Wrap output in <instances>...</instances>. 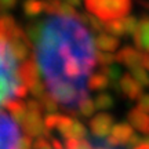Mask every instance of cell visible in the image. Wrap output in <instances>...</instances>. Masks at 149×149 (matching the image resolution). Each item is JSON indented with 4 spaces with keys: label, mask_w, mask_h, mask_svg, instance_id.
Segmentation results:
<instances>
[{
    "label": "cell",
    "mask_w": 149,
    "mask_h": 149,
    "mask_svg": "<svg viewBox=\"0 0 149 149\" xmlns=\"http://www.w3.org/2000/svg\"><path fill=\"white\" fill-rule=\"evenodd\" d=\"M88 25L65 0H46L44 15L29 29L35 86L51 104L86 115L94 111L88 94L98 62Z\"/></svg>",
    "instance_id": "6da1fadb"
},
{
    "label": "cell",
    "mask_w": 149,
    "mask_h": 149,
    "mask_svg": "<svg viewBox=\"0 0 149 149\" xmlns=\"http://www.w3.org/2000/svg\"><path fill=\"white\" fill-rule=\"evenodd\" d=\"M35 86L29 36L14 18L0 17V109L13 108Z\"/></svg>",
    "instance_id": "7a4b0ae2"
},
{
    "label": "cell",
    "mask_w": 149,
    "mask_h": 149,
    "mask_svg": "<svg viewBox=\"0 0 149 149\" xmlns=\"http://www.w3.org/2000/svg\"><path fill=\"white\" fill-rule=\"evenodd\" d=\"M0 149H29L22 124L8 112L0 111Z\"/></svg>",
    "instance_id": "3957f363"
},
{
    "label": "cell",
    "mask_w": 149,
    "mask_h": 149,
    "mask_svg": "<svg viewBox=\"0 0 149 149\" xmlns=\"http://www.w3.org/2000/svg\"><path fill=\"white\" fill-rule=\"evenodd\" d=\"M86 8L102 22L123 18L131 8V0H84Z\"/></svg>",
    "instance_id": "277c9868"
},
{
    "label": "cell",
    "mask_w": 149,
    "mask_h": 149,
    "mask_svg": "<svg viewBox=\"0 0 149 149\" xmlns=\"http://www.w3.org/2000/svg\"><path fill=\"white\" fill-rule=\"evenodd\" d=\"M134 42L139 48L145 50L149 54V18L145 17L139 21L138 29L133 35Z\"/></svg>",
    "instance_id": "5b68a950"
},
{
    "label": "cell",
    "mask_w": 149,
    "mask_h": 149,
    "mask_svg": "<svg viewBox=\"0 0 149 149\" xmlns=\"http://www.w3.org/2000/svg\"><path fill=\"white\" fill-rule=\"evenodd\" d=\"M142 58H144V55L138 53L133 47H124L120 53L117 54V59L120 62H123L124 65H127L128 68H131V69H134L135 66L142 65Z\"/></svg>",
    "instance_id": "8992f818"
},
{
    "label": "cell",
    "mask_w": 149,
    "mask_h": 149,
    "mask_svg": "<svg viewBox=\"0 0 149 149\" xmlns=\"http://www.w3.org/2000/svg\"><path fill=\"white\" fill-rule=\"evenodd\" d=\"M133 138V128L128 126L127 123H120L112 127V134H111V141L115 144L123 145L128 144L130 139Z\"/></svg>",
    "instance_id": "52a82bcc"
},
{
    "label": "cell",
    "mask_w": 149,
    "mask_h": 149,
    "mask_svg": "<svg viewBox=\"0 0 149 149\" xmlns=\"http://www.w3.org/2000/svg\"><path fill=\"white\" fill-rule=\"evenodd\" d=\"M112 122H113V119H112L108 113L98 115V116L93 120V123H91L93 130H94V133H95L97 137H105V135H108L112 128Z\"/></svg>",
    "instance_id": "ba28073f"
},
{
    "label": "cell",
    "mask_w": 149,
    "mask_h": 149,
    "mask_svg": "<svg viewBox=\"0 0 149 149\" xmlns=\"http://www.w3.org/2000/svg\"><path fill=\"white\" fill-rule=\"evenodd\" d=\"M130 122L135 128H138L139 131H144V133H149V115L148 112L142 111L141 108L138 109H134L130 113Z\"/></svg>",
    "instance_id": "9c48e42d"
},
{
    "label": "cell",
    "mask_w": 149,
    "mask_h": 149,
    "mask_svg": "<svg viewBox=\"0 0 149 149\" xmlns=\"http://www.w3.org/2000/svg\"><path fill=\"white\" fill-rule=\"evenodd\" d=\"M120 86L123 88V93L131 100H135L141 95V84L134 76H124L120 81Z\"/></svg>",
    "instance_id": "30bf717a"
},
{
    "label": "cell",
    "mask_w": 149,
    "mask_h": 149,
    "mask_svg": "<svg viewBox=\"0 0 149 149\" xmlns=\"http://www.w3.org/2000/svg\"><path fill=\"white\" fill-rule=\"evenodd\" d=\"M95 42L97 47L101 48L102 51H113L119 47V40L115 37V35H109V32L98 35Z\"/></svg>",
    "instance_id": "8fae6325"
},
{
    "label": "cell",
    "mask_w": 149,
    "mask_h": 149,
    "mask_svg": "<svg viewBox=\"0 0 149 149\" xmlns=\"http://www.w3.org/2000/svg\"><path fill=\"white\" fill-rule=\"evenodd\" d=\"M22 7L28 17H37L46 10V0H25Z\"/></svg>",
    "instance_id": "7c38bea8"
},
{
    "label": "cell",
    "mask_w": 149,
    "mask_h": 149,
    "mask_svg": "<svg viewBox=\"0 0 149 149\" xmlns=\"http://www.w3.org/2000/svg\"><path fill=\"white\" fill-rule=\"evenodd\" d=\"M18 0H0V7L3 10H8V8H13L15 7Z\"/></svg>",
    "instance_id": "4fadbf2b"
},
{
    "label": "cell",
    "mask_w": 149,
    "mask_h": 149,
    "mask_svg": "<svg viewBox=\"0 0 149 149\" xmlns=\"http://www.w3.org/2000/svg\"><path fill=\"white\" fill-rule=\"evenodd\" d=\"M139 108H141L142 111L149 113V95H145V97H142V98H139Z\"/></svg>",
    "instance_id": "5bb4252c"
}]
</instances>
